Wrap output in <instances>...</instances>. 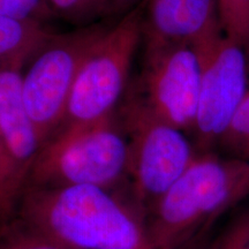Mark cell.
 I'll return each instance as SVG.
<instances>
[{
    "label": "cell",
    "mask_w": 249,
    "mask_h": 249,
    "mask_svg": "<svg viewBox=\"0 0 249 249\" xmlns=\"http://www.w3.org/2000/svg\"><path fill=\"white\" fill-rule=\"evenodd\" d=\"M14 218L70 249H148L144 216L124 192L26 187Z\"/></svg>",
    "instance_id": "1"
},
{
    "label": "cell",
    "mask_w": 249,
    "mask_h": 249,
    "mask_svg": "<svg viewBox=\"0 0 249 249\" xmlns=\"http://www.w3.org/2000/svg\"><path fill=\"white\" fill-rule=\"evenodd\" d=\"M249 194V161L197 154L145 217L148 249H176Z\"/></svg>",
    "instance_id": "2"
},
{
    "label": "cell",
    "mask_w": 249,
    "mask_h": 249,
    "mask_svg": "<svg viewBox=\"0 0 249 249\" xmlns=\"http://www.w3.org/2000/svg\"><path fill=\"white\" fill-rule=\"evenodd\" d=\"M128 135L117 111L58 130L40 150L26 187L96 186L128 194Z\"/></svg>",
    "instance_id": "3"
},
{
    "label": "cell",
    "mask_w": 249,
    "mask_h": 249,
    "mask_svg": "<svg viewBox=\"0 0 249 249\" xmlns=\"http://www.w3.org/2000/svg\"><path fill=\"white\" fill-rule=\"evenodd\" d=\"M118 114L129 141L128 194L145 219L198 152L185 132L156 117L132 93Z\"/></svg>",
    "instance_id": "4"
},
{
    "label": "cell",
    "mask_w": 249,
    "mask_h": 249,
    "mask_svg": "<svg viewBox=\"0 0 249 249\" xmlns=\"http://www.w3.org/2000/svg\"><path fill=\"white\" fill-rule=\"evenodd\" d=\"M141 39L140 11L130 12L116 24L107 27L80 68L59 130L117 113Z\"/></svg>",
    "instance_id": "5"
},
{
    "label": "cell",
    "mask_w": 249,
    "mask_h": 249,
    "mask_svg": "<svg viewBox=\"0 0 249 249\" xmlns=\"http://www.w3.org/2000/svg\"><path fill=\"white\" fill-rule=\"evenodd\" d=\"M107 27L50 34L22 68V93L43 147L61 127L83 61Z\"/></svg>",
    "instance_id": "6"
},
{
    "label": "cell",
    "mask_w": 249,
    "mask_h": 249,
    "mask_svg": "<svg viewBox=\"0 0 249 249\" xmlns=\"http://www.w3.org/2000/svg\"><path fill=\"white\" fill-rule=\"evenodd\" d=\"M201 62L200 95L193 134L202 150L220 142L247 95L246 50L220 33L196 46Z\"/></svg>",
    "instance_id": "7"
},
{
    "label": "cell",
    "mask_w": 249,
    "mask_h": 249,
    "mask_svg": "<svg viewBox=\"0 0 249 249\" xmlns=\"http://www.w3.org/2000/svg\"><path fill=\"white\" fill-rule=\"evenodd\" d=\"M201 62L188 45H145L138 87L132 95L156 117L193 133L200 95Z\"/></svg>",
    "instance_id": "8"
},
{
    "label": "cell",
    "mask_w": 249,
    "mask_h": 249,
    "mask_svg": "<svg viewBox=\"0 0 249 249\" xmlns=\"http://www.w3.org/2000/svg\"><path fill=\"white\" fill-rule=\"evenodd\" d=\"M140 14L145 45L196 48L223 33L218 0H145Z\"/></svg>",
    "instance_id": "9"
},
{
    "label": "cell",
    "mask_w": 249,
    "mask_h": 249,
    "mask_svg": "<svg viewBox=\"0 0 249 249\" xmlns=\"http://www.w3.org/2000/svg\"><path fill=\"white\" fill-rule=\"evenodd\" d=\"M24 65L0 67V135L26 180L43 148L22 93Z\"/></svg>",
    "instance_id": "10"
},
{
    "label": "cell",
    "mask_w": 249,
    "mask_h": 249,
    "mask_svg": "<svg viewBox=\"0 0 249 249\" xmlns=\"http://www.w3.org/2000/svg\"><path fill=\"white\" fill-rule=\"evenodd\" d=\"M50 34L43 23L0 14V67L24 65Z\"/></svg>",
    "instance_id": "11"
},
{
    "label": "cell",
    "mask_w": 249,
    "mask_h": 249,
    "mask_svg": "<svg viewBox=\"0 0 249 249\" xmlns=\"http://www.w3.org/2000/svg\"><path fill=\"white\" fill-rule=\"evenodd\" d=\"M24 188L26 180L0 135V227L14 219Z\"/></svg>",
    "instance_id": "12"
},
{
    "label": "cell",
    "mask_w": 249,
    "mask_h": 249,
    "mask_svg": "<svg viewBox=\"0 0 249 249\" xmlns=\"http://www.w3.org/2000/svg\"><path fill=\"white\" fill-rule=\"evenodd\" d=\"M0 249H70L17 218L0 227Z\"/></svg>",
    "instance_id": "13"
},
{
    "label": "cell",
    "mask_w": 249,
    "mask_h": 249,
    "mask_svg": "<svg viewBox=\"0 0 249 249\" xmlns=\"http://www.w3.org/2000/svg\"><path fill=\"white\" fill-rule=\"evenodd\" d=\"M223 33L249 49V0H218Z\"/></svg>",
    "instance_id": "14"
},
{
    "label": "cell",
    "mask_w": 249,
    "mask_h": 249,
    "mask_svg": "<svg viewBox=\"0 0 249 249\" xmlns=\"http://www.w3.org/2000/svg\"><path fill=\"white\" fill-rule=\"evenodd\" d=\"M220 142L234 150L239 158L249 161V90Z\"/></svg>",
    "instance_id": "15"
},
{
    "label": "cell",
    "mask_w": 249,
    "mask_h": 249,
    "mask_svg": "<svg viewBox=\"0 0 249 249\" xmlns=\"http://www.w3.org/2000/svg\"><path fill=\"white\" fill-rule=\"evenodd\" d=\"M49 11L46 0H0V14L15 20L42 23Z\"/></svg>",
    "instance_id": "16"
},
{
    "label": "cell",
    "mask_w": 249,
    "mask_h": 249,
    "mask_svg": "<svg viewBox=\"0 0 249 249\" xmlns=\"http://www.w3.org/2000/svg\"><path fill=\"white\" fill-rule=\"evenodd\" d=\"M49 6L68 20H87L107 11L104 0H46Z\"/></svg>",
    "instance_id": "17"
},
{
    "label": "cell",
    "mask_w": 249,
    "mask_h": 249,
    "mask_svg": "<svg viewBox=\"0 0 249 249\" xmlns=\"http://www.w3.org/2000/svg\"><path fill=\"white\" fill-rule=\"evenodd\" d=\"M249 248V213L242 214L222 233L217 249H248Z\"/></svg>",
    "instance_id": "18"
},
{
    "label": "cell",
    "mask_w": 249,
    "mask_h": 249,
    "mask_svg": "<svg viewBox=\"0 0 249 249\" xmlns=\"http://www.w3.org/2000/svg\"><path fill=\"white\" fill-rule=\"evenodd\" d=\"M220 236L214 232V225L209 226L176 249H217Z\"/></svg>",
    "instance_id": "19"
},
{
    "label": "cell",
    "mask_w": 249,
    "mask_h": 249,
    "mask_svg": "<svg viewBox=\"0 0 249 249\" xmlns=\"http://www.w3.org/2000/svg\"><path fill=\"white\" fill-rule=\"evenodd\" d=\"M134 1H136V0H104L107 9H113V11L126 8Z\"/></svg>",
    "instance_id": "20"
},
{
    "label": "cell",
    "mask_w": 249,
    "mask_h": 249,
    "mask_svg": "<svg viewBox=\"0 0 249 249\" xmlns=\"http://www.w3.org/2000/svg\"><path fill=\"white\" fill-rule=\"evenodd\" d=\"M248 249H249V248H248Z\"/></svg>",
    "instance_id": "21"
}]
</instances>
